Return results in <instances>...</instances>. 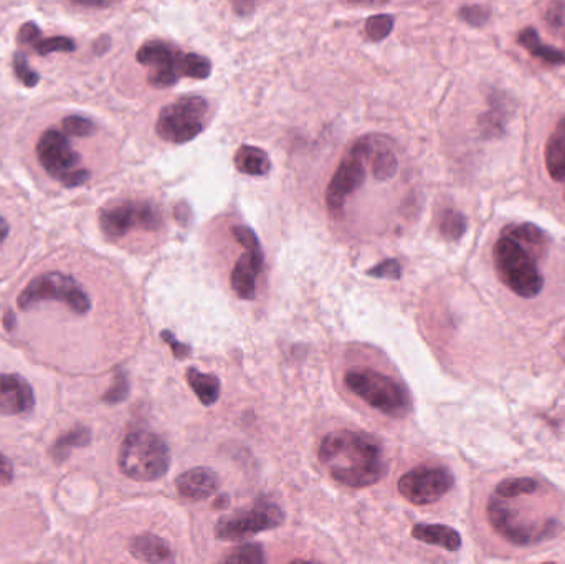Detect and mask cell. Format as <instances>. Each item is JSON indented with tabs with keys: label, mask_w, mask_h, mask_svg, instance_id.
Masks as SVG:
<instances>
[{
	"label": "cell",
	"mask_w": 565,
	"mask_h": 564,
	"mask_svg": "<svg viewBox=\"0 0 565 564\" xmlns=\"http://www.w3.org/2000/svg\"><path fill=\"white\" fill-rule=\"evenodd\" d=\"M182 58L184 53L179 48L161 40L146 42L136 53V60L144 67L151 68L148 83L157 90L174 87L184 77Z\"/></svg>",
	"instance_id": "7c38bea8"
},
{
	"label": "cell",
	"mask_w": 565,
	"mask_h": 564,
	"mask_svg": "<svg viewBox=\"0 0 565 564\" xmlns=\"http://www.w3.org/2000/svg\"><path fill=\"white\" fill-rule=\"evenodd\" d=\"M32 47H34L35 52H37L40 57H47V55H52V53L57 52H76L75 40L70 39V37H63V35L52 37V39H40L38 42H35Z\"/></svg>",
	"instance_id": "f546056e"
},
{
	"label": "cell",
	"mask_w": 565,
	"mask_h": 564,
	"mask_svg": "<svg viewBox=\"0 0 565 564\" xmlns=\"http://www.w3.org/2000/svg\"><path fill=\"white\" fill-rule=\"evenodd\" d=\"M40 37H42V29L35 22H27L20 27L17 42L19 45H34Z\"/></svg>",
	"instance_id": "74e56055"
},
{
	"label": "cell",
	"mask_w": 565,
	"mask_h": 564,
	"mask_svg": "<svg viewBox=\"0 0 565 564\" xmlns=\"http://www.w3.org/2000/svg\"><path fill=\"white\" fill-rule=\"evenodd\" d=\"M366 158L361 154L351 151L347 158L342 159L339 168L336 169L333 179L329 182L328 191H326V204H328L329 214L333 217H339L346 206L347 197L352 196L354 192L366 181Z\"/></svg>",
	"instance_id": "4fadbf2b"
},
{
	"label": "cell",
	"mask_w": 565,
	"mask_h": 564,
	"mask_svg": "<svg viewBox=\"0 0 565 564\" xmlns=\"http://www.w3.org/2000/svg\"><path fill=\"white\" fill-rule=\"evenodd\" d=\"M212 73V63L209 58L202 57L199 53H184L182 58V75L194 80H205Z\"/></svg>",
	"instance_id": "83f0119b"
},
{
	"label": "cell",
	"mask_w": 565,
	"mask_h": 564,
	"mask_svg": "<svg viewBox=\"0 0 565 564\" xmlns=\"http://www.w3.org/2000/svg\"><path fill=\"white\" fill-rule=\"evenodd\" d=\"M38 163L48 176L62 186L73 189L90 181L91 173L81 168V156L73 149L68 136L62 131L50 128L40 136L37 143Z\"/></svg>",
	"instance_id": "52a82bcc"
},
{
	"label": "cell",
	"mask_w": 565,
	"mask_h": 564,
	"mask_svg": "<svg viewBox=\"0 0 565 564\" xmlns=\"http://www.w3.org/2000/svg\"><path fill=\"white\" fill-rule=\"evenodd\" d=\"M5 330L14 331L15 328V315L12 311H7L4 316Z\"/></svg>",
	"instance_id": "7dc6e473"
},
{
	"label": "cell",
	"mask_w": 565,
	"mask_h": 564,
	"mask_svg": "<svg viewBox=\"0 0 565 564\" xmlns=\"http://www.w3.org/2000/svg\"><path fill=\"white\" fill-rule=\"evenodd\" d=\"M63 133L67 136H75V138H86L95 133L96 126L93 121L88 120L85 116L72 115L67 116L62 123Z\"/></svg>",
	"instance_id": "836d02e7"
},
{
	"label": "cell",
	"mask_w": 565,
	"mask_h": 564,
	"mask_svg": "<svg viewBox=\"0 0 565 564\" xmlns=\"http://www.w3.org/2000/svg\"><path fill=\"white\" fill-rule=\"evenodd\" d=\"M319 462L336 482L351 488L376 485L387 469L379 442L366 432L347 429L324 437Z\"/></svg>",
	"instance_id": "6da1fadb"
},
{
	"label": "cell",
	"mask_w": 565,
	"mask_h": 564,
	"mask_svg": "<svg viewBox=\"0 0 565 564\" xmlns=\"http://www.w3.org/2000/svg\"><path fill=\"white\" fill-rule=\"evenodd\" d=\"M55 302L67 305L76 315H86L91 310V298L72 275L47 272L30 280L17 297L20 310H30L42 303Z\"/></svg>",
	"instance_id": "8992f818"
},
{
	"label": "cell",
	"mask_w": 565,
	"mask_h": 564,
	"mask_svg": "<svg viewBox=\"0 0 565 564\" xmlns=\"http://www.w3.org/2000/svg\"><path fill=\"white\" fill-rule=\"evenodd\" d=\"M35 407L34 389L20 374H0V416H22Z\"/></svg>",
	"instance_id": "5bb4252c"
},
{
	"label": "cell",
	"mask_w": 565,
	"mask_h": 564,
	"mask_svg": "<svg viewBox=\"0 0 565 564\" xmlns=\"http://www.w3.org/2000/svg\"><path fill=\"white\" fill-rule=\"evenodd\" d=\"M14 480V465L4 454H0V487H7Z\"/></svg>",
	"instance_id": "ab89813d"
},
{
	"label": "cell",
	"mask_w": 565,
	"mask_h": 564,
	"mask_svg": "<svg viewBox=\"0 0 565 564\" xmlns=\"http://www.w3.org/2000/svg\"><path fill=\"white\" fill-rule=\"evenodd\" d=\"M518 44L526 48L532 57L547 63V65H565V50L546 45L539 39V34L532 27L524 29L518 35Z\"/></svg>",
	"instance_id": "44dd1931"
},
{
	"label": "cell",
	"mask_w": 565,
	"mask_h": 564,
	"mask_svg": "<svg viewBox=\"0 0 565 564\" xmlns=\"http://www.w3.org/2000/svg\"><path fill=\"white\" fill-rule=\"evenodd\" d=\"M101 232L110 240H121L133 230L157 232L162 227V214L149 201H119L100 211Z\"/></svg>",
	"instance_id": "9c48e42d"
},
{
	"label": "cell",
	"mask_w": 565,
	"mask_h": 564,
	"mask_svg": "<svg viewBox=\"0 0 565 564\" xmlns=\"http://www.w3.org/2000/svg\"><path fill=\"white\" fill-rule=\"evenodd\" d=\"M162 340L166 341L167 345L171 346L172 353L176 358H187L190 354V348L187 345H182L181 341L176 340V336L172 335L171 331H162Z\"/></svg>",
	"instance_id": "f35d334b"
},
{
	"label": "cell",
	"mask_w": 565,
	"mask_h": 564,
	"mask_svg": "<svg viewBox=\"0 0 565 564\" xmlns=\"http://www.w3.org/2000/svg\"><path fill=\"white\" fill-rule=\"evenodd\" d=\"M174 214H176V219L179 220L181 224H186L187 220H189V207H187L186 204H179V206H176V209H174Z\"/></svg>",
	"instance_id": "f6af8a7d"
},
{
	"label": "cell",
	"mask_w": 565,
	"mask_h": 564,
	"mask_svg": "<svg viewBox=\"0 0 565 564\" xmlns=\"http://www.w3.org/2000/svg\"><path fill=\"white\" fill-rule=\"evenodd\" d=\"M186 376L187 383L204 406H214L215 402L219 401L220 381L217 376L200 373L199 369L195 368H190Z\"/></svg>",
	"instance_id": "d4e9b609"
},
{
	"label": "cell",
	"mask_w": 565,
	"mask_h": 564,
	"mask_svg": "<svg viewBox=\"0 0 565 564\" xmlns=\"http://www.w3.org/2000/svg\"><path fill=\"white\" fill-rule=\"evenodd\" d=\"M129 553L139 561H146V563H169L174 560L169 543L154 533L134 536L129 543Z\"/></svg>",
	"instance_id": "ac0fdd59"
},
{
	"label": "cell",
	"mask_w": 565,
	"mask_h": 564,
	"mask_svg": "<svg viewBox=\"0 0 565 564\" xmlns=\"http://www.w3.org/2000/svg\"><path fill=\"white\" fill-rule=\"evenodd\" d=\"M537 490H539V482L534 480V478H508V480H503V482L499 483L496 490H494V495L509 500V498L521 497V495H532Z\"/></svg>",
	"instance_id": "4316f807"
},
{
	"label": "cell",
	"mask_w": 565,
	"mask_h": 564,
	"mask_svg": "<svg viewBox=\"0 0 565 564\" xmlns=\"http://www.w3.org/2000/svg\"><path fill=\"white\" fill-rule=\"evenodd\" d=\"M10 234V225L4 217L0 216V244H4Z\"/></svg>",
	"instance_id": "bcb514c9"
},
{
	"label": "cell",
	"mask_w": 565,
	"mask_h": 564,
	"mask_svg": "<svg viewBox=\"0 0 565 564\" xmlns=\"http://www.w3.org/2000/svg\"><path fill=\"white\" fill-rule=\"evenodd\" d=\"M455 477L445 467L422 465L410 470L399 480V492L407 502L425 507L438 502L453 488Z\"/></svg>",
	"instance_id": "8fae6325"
},
{
	"label": "cell",
	"mask_w": 565,
	"mask_h": 564,
	"mask_svg": "<svg viewBox=\"0 0 565 564\" xmlns=\"http://www.w3.org/2000/svg\"><path fill=\"white\" fill-rule=\"evenodd\" d=\"M468 222L461 212L455 209H445L438 217V232L448 242H456L466 234Z\"/></svg>",
	"instance_id": "484cf974"
},
{
	"label": "cell",
	"mask_w": 565,
	"mask_h": 564,
	"mask_svg": "<svg viewBox=\"0 0 565 564\" xmlns=\"http://www.w3.org/2000/svg\"><path fill=\"white\" fill-rule=\"evenodd\" d=\"M224 561L233 564H262L265 563V553L260 545H245L225 556Z\"/></svg>",
	"instance_id": "1f68e13d"
},
{
	"label": "cell",
	"mask_w": 565,
	"mask_h": 564,
	"mask_svg": "<svg viewBox=\"0 0 565 564\" xmlns=\"http://www.w3.org/2000/svg\"><path fill=\"white\" fill-rule=\"evenodd\" d=\"M369 275L376 278H389V280H399L402 275V265L399 260L390 259L380 262L376 267L369 270Z\"/></svg>",
	"instance_id": "8d00e7d4"
},
{
	"label": "cell",
	"mask_w": 565,
	"mask_h": 564,
	"mask_svg": "<svg viewBox=\"0 0 565 564\" xmlns=\"http://www.w3.org/2000/svg\"><path fill=\"white\" fill-rule=\"evenodd\" d=\"M415 540L427 543V545L440 546L443 550L455 551L461 548V536L455 528L447 525H427L418 523L412 530Z\"/></svg>",
	"instance_id": "ffe728a7"
},
{
	"label": "cell",
	"mask_w": 565,
	"mask_h": 564,
	"mask_svg": "<svg viewBox=\"0 0 565 564\" xmlns=\"http://www.w3.org/2000/svg\"><path fill=\"white\" fill-rule=\"evenodd\" d=\"M129 394V379L128 374L119 369L118 373L114 374L113 386L105 392L103 401L106 404H119L123 402Z\"/></svg>",
	"instance_id": "d590c367"
},
{
	"label": "cell",
	"mask_w": 565,
	"mask_h": 564,
	"mask_svg": "<svg viewBox=\"0 0 565 564\" xmlns=\"http://www.w3.org/2000/svg\"><path fill=\"white\" fill-rule=\"evenodd\" d=\"M399 171V161L392 151H382L377 154L372 163V174L377 181H389Z\"/></svg>",
	"instance_id": "4dcf8cb0"
},
{
	"label": "cell",
	"mask_w": 565,
	"mask_h": 564,
	"mask_svg": "<svg viewBox=\"0 0 565 564\" xmlns=\"http://www.w3.org/2000/svg\"><path fill=\"white\" fill-rule=\"evenodd\" d=\"M486 512L493 530L514 546L537 545L541 541L551 540L561 531V523L554 518L529 520L516 508L509 507L506 498L498 497L494 493Z\"/></svg>",
	"instance_id": "5b68a950"
},
{
	"label": "cell",
	"mask_w": 565,
	"mask_h": 564,
	"mask_svg": "<svg viewBox=\"0 0 565 564\" xmlns=\"http://www.w3.org/2000/svg\"><path fill=\"white\" fill-rule=\"evenodd\" d=\"M344 383L359 399L385 416L402 419L412 411V397L404 384L374 369L349 371Z\"/></svg>",
	"instance_id": "277c9868"
},
{
	"label": "cell",
	"mask_w": 565,
	"mask_h": 564,
	"mask_svg": "<svg viewBox=\"0 0 565 564\" xmlns=\"http://www.w3.org/2000/svg\"><path fill=\"white\" fill-rule=\"evenodd\" d=\"M72 2L86 9H108L111 5L118 4L119 0H72Z\"/></svg>",
	"instance_id": "60d3db41"
},
{
	"label": "cell",
	"mask_w": 565,
	"mask_h": 564,
	"mask_svg": "<svg viewBox=\"0 0 565 564\" xmlns=\"http://www.w3.org/2000/svg\"><path fill=\"white\" fill-rule=\"evenodd\" d=\"M537 259L539 257L526 245L504 232L493 247L494 268L499 280L521 298H536L544 288Z\"/></svg>",
	"instance_id": "7a4b0ae2"
},
{
	"label": "cell",
	"mask_w": 565,
	"mask_h": 564,
	"mask_svg": "<svg viewBox=\"0 0 565 564\" xmlns=\"http://www.w3.org/2000/svg\"><path fill=\"white\" fill-rule=\"evenodd\" d=\"M503 232L526 245L539 259L546 255L547 249L551 245V237L541 227L534 224L508 225Z\"/></svg>",
	"instance_id": "603a6c76"
},
{
	"label": "cell",
	"mask_w": 565,
	"mask_h": 564,
	"mask_svg": "<svg viewBox=\"0 0 565 564\" xmlns=\"http://www.w3.org/2000/svg\"><path fill=\"white\" fill-rule=\"evenodd\" d=\"M458 15L465 24L480 29V27H485L486 22L490 20L491 10L486 5H465L461 7Z\"/></svg>",
	"instance_id": "e575fe53"
},
{
	"label": "cell",
	"mask_w": 565,
	"mask_h": 564,
	"mask_svg": "<svg viewBox=\"0 0 565 564\" xmlns=\"http://www.w3.org/2000/svg\"><path fill=\"white\" fill-rule=\"evenodd\" d=\"M91 442V431L88 427L73 426L70 431L63 432L55 444H53L50 454H52V459L57 462V464H63L65 460L70 457L72 450L83 449L86 445H90Z\"/></svg>",
	"instance_id": "cb8c5ba5"
},
{
	"label": "cell",
	"mask_w": 565,
	"mask_h": 564,
	"mask_svg": "<svg viewBox=\"0 0 565 564\" xmlns=\"http://www.w3.org/2000/svg\"><path fill=\"white\" fill-rule=\"evenodd\" d=\"M235 168L247 176H265L270 173V156L263 149L242 144L233 158Z\"/></svg>",
	"instance_id": "7402d4cb"
},
{
	"label": "cell",
	"mask_w": 565,
	"mask_h": 564,
	"mask_svg": "<svg viewBox=\"0 0 565 564\" xmlns=\"http://www.w3.org/2000/svg\"><path fill=\"white\" fill-rule=\"evenodd\" d=\"M111 47V39L108 35H103L100 39L96 40L95 44H93V52L96 55H103V53L108 52Z\"/></svg>",
	"instance_id": "7bdbcfd3"
},
{
	"label": "cell",
	"mask_w": 565,
	"mask_h": 564,
	"mask_svg": "<svg viewBox=\"0 0 565 564\" xmlns=\"http://www.w3.org/2000/svg\"><path fill=\"white\" fill-rule=\"evenodd\" d=\"M14 73L24 87L34 88L40 82V75L30 68L29 60L24 52H15L14 55Z\"/></svg>",
	"instance_id": "d6a6232c"
},
{
	"label": "cell",
	"mask_w": 565,
	"mask_h": 564,
	"mask_svg": "<svg viewBox=\"0 0 565 564\" xmlns=\"http://www.w3.org/2000/svg\"><path fill=\"white\" fill-rule=\"evenodd\" d=\"M544 159L549 176L556 182H565V116H562L556 131L547 139Z\"/></svg>",
	"instance_id": "d6986e66"
},
{
	"label": "cell",
	"mask_w": 565,
	"mask_h": 564,
	"mask_svg": "<svg viewBox=\"0 0 565 564\" xmlns=\"http://www.w3.org/2000/svg\"><path fill=\"white\" fill-rule=\"evenodd\" d=\"M233 9L240 15L252 14L255 10V0H233Z\"/></svg>",
	"instance_id": "b9f144b4"
},
{
	"label": "cell",
	"mask_w": 565,
	"mask_h": 564,
	"mask_svg": "<svg viewBox=\"0 0 565 564\" xmlns=\"http://www.w3.org/2000/svg\"><path fill=\"white\" fill-rule=\"evenodd\" d=\"M488 101H490V110L483 113L478 120L481 136L485 139L501 138L506 133V126L513 116V100L501 91H493Z\"/></svg>",
	"instance_id": "e0dca14e"
},
{
	"label": "cell",
	"mask_w": 565,
	"mask_h": 564,
	"mask_svg": "<svg viewBox=\"0 0 565 564\" xmlns=\"http://www.w3.org/2000/svg\"><path fill=\"white\" fill-rule=\"evenodd\" d=\"M207 111L209 103L202 96H182L162 108L156 121L157 136L167 143H189L204 131Z\"/></svg>",
	"instance_id": "ba28073f"
},
{
	"label": "cell",
	"mask_w": 565,
	"mask_h": 564,
	"mask_svg": "<svg viewBox=\"0 0 565 564\" xmlns=\"http://www.w3.org/2000/svg\"><path fill=\"white\" fill-rule=\"evenodd\" d=\"M347 2L357 7H380V5L389 4L390 0H347Z\"/></svg>",
	"instance_id": "ee69618b"
},
{
	"label": "cell",
	"mask_w": 565,
	"mask_h": 564,
	"mask_svg": "<svg viewBox=\"0 0 565 564\" xmlns=\"http://www.w3.org/2000/svg\"><path fill=\"white\" fill-rule=\"evenodd\" d=\"M395 19L389 14L372 15L366 22V34L372 42H382L394 30Z\"/></svg>",
	"instance_id": "f1b7e54d"
},
{
	"label": "cell",
	"mask_w": 565,
	"mask_h": 564,
	"mask_svg": "<svg viewBox=\"0 0 565 564\" xmlns=\"http://www.w3.org/2000/svg\"><path fill=\"white\" fill-rule=\"evenodd\" d=\"M177 493L187 502H200L212 497L219 488V477L207 467L187 470L176 480Z\"/></svg>",
	"instance_id": "2e32d148"
},
{
	"label": "cell",
	"mask_w": 565,
	"mask_h": 564,
	"mask_svg": "<svg viewBox=\"0 0 565 564\" xmlns=\"http://www.w3.org/2000/svg\"><path fill=\"white\" fill-rule=\"evenodd\" d=\"M119 470L134 482H156L171 467V450L159 435L129 432L119 447Z\"/></svg>",
	"instance_id": "3957f363"
},
{
	"label": "cell",
	"mask_w": 565,
	"mask_h": 564,
	"mask_svg": "<svg viewBox=\"0 0 565 564\" xmlns=\"http://www.w3.org/2000/svg\"><path fill=\"white\" fill-rule=\"evenodd\" d=\"M283 520L285 515L278 505L258 502L237 515L222 518L215 526V535L222 541H243L263 531L278 528Z\"/></svg>",
	"instance_id": "30bf717a"
},
{
	"label": "cell",
	"mask_w": 565,
	"mask_h": 564,
	"mask_svg": "<svg viewBox=\"0 0 565 564\" xmlns=\"http://www.w3.org/2000/svg\"><path fill=\"white\" fill-rule=\"evenodd\" d=\"M263 250L262 245H252L245 249V254L238 259L232 270L233 292L237 293L242 300H253L257 295L258 275L262 273Z\"/></svg>",
	"instance_id": "9a60e30c"
}]
</instances>
